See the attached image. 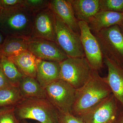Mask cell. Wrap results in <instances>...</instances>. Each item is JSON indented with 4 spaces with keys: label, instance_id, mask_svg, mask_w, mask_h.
<instances>
[{
    "label": "cell",
    "instance_id": "6da1fadb",
    "mask_svg": "<svg viewBox=\"0 0 123 123\" xmlns=\"http://www.w3.org/2000/svg\"><path fill=\"white\" fill-rule=\"evenodd\" d=\"M112 94L104 77L94 70L90 78L84 86L76 90L71 114L79 117Z\"/></svg>",
    "mask_w": 123,
    "mask_h": 123
},
{
    "label": "cell",
    "instance_id": "7a4b0ae2",
    "mask_svg": "<svg viewBox=\"0 0 123 123\" xmlns=\"http://www.w3.org/2000/svg\"><path fill=\"white\" fill-rule=\"evenodd\" d=\"M35 12L25 5L0 9V31L6 36L29 40Z\"/></svg>",
    "mask_w": 123,
    "mask_h": 123
},
{
    "label": "cell",
    "instance_id": "3957f363",
    "mask_svg": "<svg viewBox=\"0 0 123 123\" xmlns=\"http://www.w3.org/2000/svg\"><path fill=\"white\" fill-rule=\"evenodd\" d=\"M20 121L31 119L39 123H58L59 111L47 98H23L14 107Z\"/></svg>",
    "mask_w": 123,
    "mask_h": 123
},
{
    "label": "cell",
    "instance_id": "277c9868",
    "mask_svg": "<svg viewBox=\"0 0 123 123\" xmlns=\"http://www.w3.org/2000/svg\"><path fill=\"white\" fill-rule=\"evenodd\" d=\"M60 64V79L76 90L87 82L94 70L85 57H68Z\"/></svg>",
    "mask_w": 123,
    "mask_h": 123
},
{
    "label": "cell",
    "instance_id": "5b68a950",
    "mask_svg": "<svg viewBox=\"0 0 123 123\" xmlns=\"http://www.w3.org/2000/svg\"><path fill=\"white\" fill-rule=\"evenodd\" d=\"M44 90L47 99L59 112L71 113L76 89L60 79L47 86Z\"/></svg>",
    "mask_w": 123,
    "mask_h": 123
},
{
    "label": "cell",
    "instance_id": "8992f818",
    "mask_svg": "<svg viewBox=\"0 0 123 123\" xmlns=\"http://www.w3.org/2000/svg\"><path fill=\"white\" fill-rule=\"evenodd\" d=\"M93 34L99 43L103 57L123 62V36L118 25Z\"/></svg>",
    "mask_w": 123,
    "mask_h": 123
},
{
    "label": "cell",
    "instance_id": "52a82bcc",
    "mask_svg": "<svg viewBox=\"0 0 123 123\" xmlns=\"http://www.w3.org/2000/svg\"><path fill=\"white\" fill-rule=\"evenodd\" d=\"M55 15L56 43L69 57H85L80 34L74 32Z\"/></svg>",
    "mask_w": 123,
    "mask_h": 123
},
{
    "label": "cell",
    "instance_id": "ba28073f",
    "mask_svg": "<svg viewBox=\"0 0 123 123\" xmlns=\"http://www.w3.org/2000/svg\"><path fill=\"white\" fill-rule=\"evenodd\" d=\"M120 111L112 94L79 118L85 123H113Z\"/></svg>",
    "mask_w": 123,
    "mask_h": 123
},
{
    "label": "cell",
    "instance_id": "9c48e42d",
    "mask_svg": "<svg viewBox=\"0 0 123 123\" xmlns=\"http://www.w3.org/2000/svg\"><path fill=\"white\" fill-rule=\"evenodd\" d=\"M81 44L85 57L94 70L98 71L103 66V57L98 42L88 23L79 21Z\"/></svg>",
    "mask_w": 123,
    "mask_h": 123
},
{
    "label": "cell",
    "instance_id": "30bf717a",
    "mask_svg": "<svg viewBox=\"0 0 123 123\" xmlns=\"http://www.w3.org/2000/svg\"><path fill=\"white\" fill-rule=\"evenodd\" d=\"M28 50L38 59L61 63L68 58L55 42L38 38H30Z\"/></svg>",
    "mask_w": 123,
    "mask_h": 123
},
{
    "label": "cell",
    "instance_id": "8fae6325",
    "mask_svg": "<svg viewBox=\"0 0 123 123\" xmlns=\"http://www.w3.org/2000/svg\"><path fill=\"white\" fill-rule=\"evenodd\" d=\"M38 38L55 42V15L50 9L36 12L31 38Z\"/></svg>",
    "mask_w": 123,
    "mask_h": 123
},
{
    "label": "cell",
    "instance_id": "7c38bea8",
    "mask_svg": "<svg viewBox=\"0 0 123 123\" xmlns=\"http://www.w3.org/2000/svg\"><path fill=\"white\" fill-rule=\"evenodd\" d=\"M108 68L107 76L104 77L118 104L123 111V62L103 57Z\"/></svg>",
    "mask_w": 123,
    "mask_h": 123
},
{
    "label": "cell",
    "instance_id": "4fadbf2b",
    "mask_svg": "<svg viewBox=\"0 0 123 123\" xmlns=\"http://www.w3.org/2000/svg\"><path fill=\"white\" fill-rule=\"evenodd\" d=\"M49 8L71 30L80 34L79 21L75 17L70 0H51Z\"/></svg>",
    "mask_w": 123,
    "mask_h": 123
},
{
    "label": "cell",
    "instance_id": "5bb4252c",
    "mask_svg": "<svg viewBox=\"0 0 123 123\" xmlns=\"http://www.w3.org/2000/svg\"><path fill=\"white\" fill-rule=\"evenodd\" d=\"M59 63L38 59L36 79L43 88L60 79Z\"/></svg>",
    "mask_w": 123,
    "mask_h": 123
},
{
    "label": "cell",
    "instance_id": "9a60e30c",
    "mask_svg": "<svg viewBox=\"0 0 123 123\" xmlns=\"http://www.w3.org/2000/svg\"><path fill=\"white\" fill-rule=\"evenodd\" d=\"M123 21V13L99 10L88 24L93 34L115 25H118Z\"/></svg>",
    "mask_w": 123,
    "mask_h": 123
},
{
    "label": "cell",
    "instance_id": "2e32d148",
    "mask_svg": "<svg viewBox=\"0 0 123 123\" xmlns=\"http://www.w3.org/2000/svg\"><path fill=\"white\" fill-rule=\"evenodd\" d=\"M75 17L79 21L89 24L100 10L99 0H70Z\"/></svg>",
    "mask_w": 123,
    "mask_h": 123
},
{
    "label": "cell",
    "instance_id": "e0dca14e",
    "mask_svg": "<svg viewBox=\"0 0 123 123\" xmlns=\"http://www.w3.org/2000/svg\"><path fill=\"white\" fill-rule=\"evenodd\" d=\"M8 58L24 77L36 78L38 59L30 52L27 50L17 55Z\"/></svg>",
    "mask_w": 123,
    "mask_h": 123
},
{
    "label": "cell",
    "instance_id": "ac0fdd59",
    "mask_svg": "<svg viewBox=\"0 0 123 123\" xmlns=\"http://www.w3.org/2000/svg\"><path fill=\"white\" fill-rule=\"evenodd\" d=\"M18 87L23 98H47L44 89L36 78L24 77Z\"/></svg>",
    "mask_w": 123,
    "mask_h": 123
},
{
    "label": "cell",
    "instance_id": "d6986e66",
    "mask_svg": "<svg viewBox=\"0 0 123 123\" xmlns=\"http://www.w3.org/2000/svg\"><path fill=\"white\" fill-rule=\"evenodd\" d=\"M29 40L19 37L6 36L0 48L2 55L10 57L28 50Z\"/></svg>",
    "mask_w": 123,
    "mask_h": 123
},
{
    "label": "cell",
    "instance_id": "ffe728a7",
    "mask_svg": "<svg viewBox=\"0 0 123 123\" xmlns=\"http://www.w3.org/2000/svg\"><path fill=\"white\" fill-rule=\"evenodd\" d=\"M23 99L18 86L10 85L0 89V107H15Z\"/></svg>",
    "mask_w": 123,
    "mask_h": 123
},
{
    "label": "cell",
    "instance_id": "44dd1931",
    "mask_svg": "<svg viewBox=\"0 0 123 123\" xmlns=\"http://www.w3.org/2000/svg\"><path fill=\"white\" fill-rule=\"evenodd\" d=\"M0 65L10 84L18 86L24 76L15 64L8 57L2 55L0 59Z\"/></svg>",
    "mask_w": 123,
    "mask_h": 123
},
{
    "label": "cell",
    "instance_id": "7402d4cb",
    "mask_svg": "<svg viewBox=\"0 0 123 123\" xmlns=\"http://www.w3.org/2000/svg\"><path fill=\"white\" fill-rule=\"evenodd\" d=\"M100 10L123 13V0H99Z\"/></svg>",
    "mask_w": 123,
    "mask_h": 123
},
{
    "label": "cell",
    "instance_id": "603a6c76",
    "mask_svg": "<svg viewBox=\"0 0 123 123\" xmlns=\"http://www.w3.org/2000/svg\"><path fill=\"white\" fill-rule=\"evenodd\" d=\"M0 123H21L14 112V107H0Z\"/></svg>",
    "mask_w": 123,
    "mask_h": 123
},
{
    "label": "cell",
    "instance_id": "cb8c5ba5",
    "mask_svg": "<svg viewBox=\"0 0 123 123\" xmlns=\"http://www.w3.org/2000/svg\"><path fill=\"white\" fill-rule=\"evenodd\" d=\"M50 0H25V5L34 12L49 7Z\"/></svg>",
    "mask_w": 123,
    "mask_h": 123
},
{
    "label": "cell",
    "instance_id": "d4e9b609",
    "mask_svg": "<svg viewBox=\"0 0 123 123\" xmlns=\"http://www.w3.org/2000/svg\"><path fill=\"white\" fill-rule=\"evenodd\" d=\"M58 123H85L80 118L77 117L70 113L59 112Z\"/></svg>",
    "mask_w": 123,
    "mask_h": 123
},
{
    "label": "cell",
    "instance_id": "484cf974",
    "mask_svg": "<svg viewBox=\"0 0 123 123\" xmlns=\"http://www.w3.org/2000/svg\"><path fill=\"white\" fill-rule=\"evenodd\" d=\"M24 4L25 0H0V9L13 8Z\"/></svg>",
    "mask_w": 123,
    "mask_h": 123
},
{
    "label": "cell",
    "instance_id": "4316f807",
    "mask_svg": "<svg viewBox=\"0 0 123 123\" xmlns=\"http://www.w3.org/2000/svg\"><path fill=\"white\" fill-rule=\"evenodd\" d=\"M10 85L0 65V89Z\"/></svg>",
    "mask_w": 123,
    "mask_h": 123
},
{
    "label": "cell",
    "instance_id": "83f0119b",
    "mask_svg": "<svg viewBox=\"0 0 123 123\" xmlns=\"http://www.w3.org/2000/svg\"><path fill=\"white\" fill-rule=\"evenodd\" d=\"M113 123H123V111H120L116 119Z\"/></svg>",
    "mask_w": 123,
    "mask_h": 123
},
{
    "label": "cell",
    "instance_id": "f1b7e54d",
    "mask_svg": "<svg viewBox=\"0 0 123 123\" xmlns=\"http://www.w3.org/2000/svg\"><path fill=\"white\" fill-rule=\"evenodd\" d=\"M6 36L0 31V48L1 47Z\"/></svg>",
    "mask_w": 123,
    "mask_h": 123
},
{
    "label": "cell",
    "instance_id": "f546056e",
    "mask_svg": "<svg viewBox=\"0 0 123 123\" xmlns=\"http://www.w3.org/2000/svg\"><path fill=\"white\" fill-rule=\"evenodd\" d=\"M118 26L119 27L120 31L123 36V21L119 25H118Z\"/></svg>",
    "mask_w": 123,
    "mask_h": 123
},
{
    "label": "cell",
    "instance_id": "4dcf8cb0",
    "mask_svg": "<svg viewBox=\"0 0 123 123\" xmlns=\"http://www.w3.org/2000/svg\"><path fill=\"white\" fill-rule=\"evenodd\" d=\"M20 123H27V122H25V121H20Z\"/></svg>",
    "mask_w": 123,
    "mask_h": 123
},
{
    "label": "cell",
    "instance_id": "1f68e13d",
    "mask_svg": "<svg viewBox=\"0 0 123 123\" xmlns=\"http://www.w3.org/2000/svg\"><path fill=\"white\" fill-rule=\"evenodd\" d=\"M2 56V53H1L0 50V59L1 58V56Z\"/></svg>",
    "mask_w": 123,
    "mask_h": 123
}]
</instances>
